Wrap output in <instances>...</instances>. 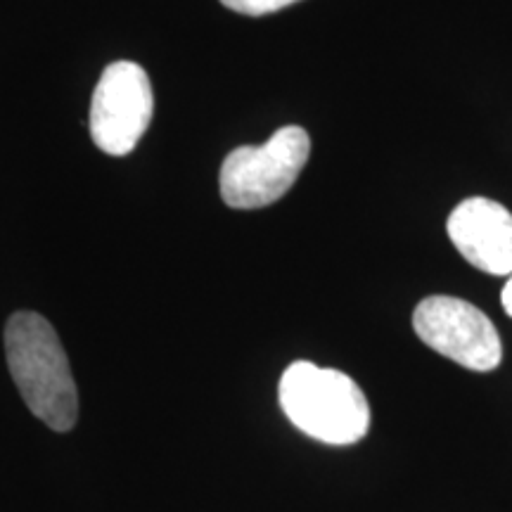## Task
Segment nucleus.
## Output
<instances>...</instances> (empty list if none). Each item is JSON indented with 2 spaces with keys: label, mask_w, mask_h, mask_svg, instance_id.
<instances>
[{
  "label": "nucleus",
  "mask_w": 512,
  "mask_h": 512,
  "mask_svg": "<svg viewBox=\"0 0 512 512\" xmlns=\"http://www.w3.org/2000/svg\"><path fill=\"white\" fill-rule=\"evenodd\" d=\"M5 356L29 411L50 430H72L79 418V394L53 325L34 311L10 316L5 325Z\"/></svg>",
  "instance_id": "1"
},
{
  "label": "nucleus",
  "mask_w": 512,
  "mask_h": 512,
  "mask_svg": "<svg viewBox=\"0 0 512 512\" xmlns=\"http://www.w3.org/2000/svg\"><path fill=\"white\" fill-rule=\"evenodd\" d=\"M278 399L287 420L323 444L349 446L368 434L366 394L335 368H320L309 361L292 363L280 377Z\"/></svg>",
  "instance_id": "2"
},
{
  "label": "nucleus",
  "mask_w": 512,
  "mask_h": 512,
  "mask_svg": "<svg viewBox=\"0 0 512 512\" xmlns=\"http://www.w3.org/2000/svg\"><path fill=\"white\" fill-rule=\"evenodd\" d=\"M311 155L302 126H285L256 147H238L221 166V197L233 209H261L278 202L297 183Z\"/></svg>",
  "instance_id": "3"
},
{
  "label": "nucleus",
  "mask_w": 512,
  "mask_h": 512,
  "mask_svg": "<svg viewBox=\"0 0 512 512\" xmlns=\"http://www.w3.org/2000/svg\"><path fill=\"white\" fill-rule=\"evenodd\" d=\"M413 328L427 347L475 373L501 366L503 344L496 325L475 304L446 294L422 299L413 313Z\"/></svg>",
  "instance_id": "4"
},
{
  "label": "nucleus",
  "mask_w": 512,
  "mask_h": 512,
  "mask_svg": "<svg viewBox=\"0 0 512 512\" xmlns=\"http://www.w3.org/2000/svg\"><path fill=\"white\" fill-rule=\"evenodd\" d=\"M150 76L136 62L105 67L91 102V136L102 152L124 157L145 136L152 119Z\"/></svg>",
  "instance_id": "5"
},
{
  "label": "nucleus",
  "mask_w": 512,
  "mask_h": 512,
  "mask_svg": "<svg viewBox=\"0 0 512 512\" xmlns=\"http://www.w3.org/2000/svg\"><path fill=\"white\" fill-rule=\"evenodd\" d=\"M448 238L470 266L489 275H512V214L486 197H467L451 211Z\"/></svg>",
  "instance_id": "6"
},
{
  "label": "nucleus",
  "mask_w": 512,
  "mask_h": 512,
  "mask_svg": "<svg viewBox=\"0 0 512 512\" xmlns=\"http://www.w3.org/2000/svg\"><path fill=\"white\" fill-rule=\"evenodd\" d=\"M221 3L233 12H240V15L259 17L283 10L287 5L299 3V0H221Z\"/></svg>",
  "instance_id": "7"
},
{
  "label": "nucleus",
  "mask_w": 512,
  "mask_h": 512,
  "mask_svg": "<svg viewBox=\"0 0 512 512\" xmlns=\"http://www.w3.org/2000/svg\"><path fill=\"white\" fill-rule=\"evenodd\" d=\"M501 302H503V309L508 316H512V275L508 278V283L503 287V294H501Z\"/></svg>",
  "instance_id": "8"
}]
</instances>
